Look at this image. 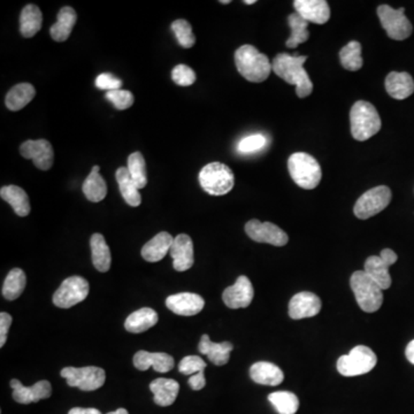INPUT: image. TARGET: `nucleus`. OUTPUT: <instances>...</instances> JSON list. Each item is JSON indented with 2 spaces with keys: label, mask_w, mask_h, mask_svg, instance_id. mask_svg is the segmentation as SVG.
I'll return each mask as SVG.
<instances>
[{
  "label": "nucleus",
  "mask_w": 414,
  "mask_h": 414,
  "mask_svg": "<svg viewBox=\"0 0 414 414\" xmlns=\"http://www.w3.org/2000/svg\"><path fill=\"white\" fill-rule=\"evenodd\" d=\"M308 57H294L288 53H280L272 62V69L277 76L286 81L287 83L296 85V93L299 98L310 96L313 91V83L304 69Z\"/></svg>",
  "instance_id": "1"
},
{
  "label": "nucleus",
  "mask_w": 414,
  "mask_h": 414,
  "mask_svg": "<svg viewBox=\"0 0 414 414\" xmlns=\"http://www.w3.org/2000/svg\"><path fill=\"white\" fill-rule=\"evenodd\" d=\"M235 64L245 80L261 83L270 76L272 62L267 55L252 46H243L235 52Z\"/></svg>",
  "instance_id": "2"
},
{
  "label": "nucleus",
  "mask_w": 414,
  "mask_h": 414,
  "mask_svg": "<svg viewBox=\"0 0 414 414\" xmlns=\"http://www.w3.org/2000/svg\"><path fill=\"white\" fill-rule=\"evenodd\" d=\"M351 134L357 141H367L381 129L379 113L372 104L359 100L353 105L350 112Z\"/></svg>",
  "instance_id": "3"
},
{
  "label": "nucleus",
  "mask_w": 414,
  "mask_h": 414,
  "mask_svg": "<svg viewBox=\"0 0 414 414\" xmlns=\"http://www.w3.org/2000/svg\"><path fill=\"white\" fill-rule=\"evenodd\" d=\"M290 177L302 189H315L322 177V167L315 157L304 152L291 154L288 161Z\"/></svg>",
  "instance_id": "4"
},
{
  "label": "nucleus",
  "mask_w": 414,
  "mask_h": 414,
  "mask_svg": "<svg viewBox=\"0 0 414 414\" xmlns=\"http://www.w3.org/2000/svg\"><path fill=\"white\" fill-rule=\"evenodd\" d=\"M351 289L359 308L366 313L379 311L383 304V290L365 270H357L350 279Z\"/></svg>",
  "instance_id": "5"
},
{
  "label": "nucleus",
  "mask_w": 414,
  "mask_h": 414,
  "mask_svg": "<svg viewBox=\"0 0 414 414\" xmlns=\"http://www.w3.org/2000/svg\"><path fill=\"white\" fill-rule=\"evenodd\" d=\"M200 184L209 195L223 196L234 188L235 175L227 165L211 163L200 170Z\"/></svg>",
  "instance_id": "6"
},
{
  "label": "nucleus",
  "mask_w": 414,
  "mask_h": 414,
  "mask_svg": "<svg viewBox=\"0 0 414 414\" xmlns=\"http://www.w3.org/2000/svg\"><path fill=\"white\" fill-rule=\"evenodd\" d=\"M378 363L376 354L372 349L365 345L353 347L350 353L340 357L338 360V371L340 375L351 378L371 372Z\"/></svg>",
  "instance_id": "7"
},
{
  "label": "nucleus",
  "mask_w": 414,
  "mask_h": 414,
  "mask_svg": "<svg viewBox=\"0 0 414 414\" xmlns=\"http://www.w3.org/2000/svg\"><path fill=\"white\" fill-rule=\"evenodd\" d=\"M60 375L67 380L69 387H75L82 392H93L103 387L106 380V373L103 368L96 366L66 367Z\"/></svg>",
  "instance_id": "8"
},
{
  "label": "nucleus",
  "mask_w": 414,
  "mask_h": 414,
  "mask_svg": "<svg viewBox=\"0 0 414 414\" xmlns=\"http://www.w3.org/2000/svg\"><path fill=\"white\" fill-rule=\"evenodd\" d=\"M392 202V190L388 186H380L369 189L357 200L353 213L360 220H367L382 212Z\"/></svg>",
  "instance_id": "9"
},
{
  "label": "nucleus",
  "mask_w": 414,
  "mask_h": 414,
  "mask_svg": "<svg viewBox=\"0 0 414 414\" xmlns=\"http://www.w3.org/2000/svg\"><path fill=\"white\" fill-rule=\"evenodd\" d=\"M405 8L394 10L389 5H381L378 8L380 22L389 37L395 41H404L411 36L412 27L410 20L405 16Z\"/></svg>",
  "instance_id": "10"
},
{
  "label": "nucleus",
  "mask_w": 414,
  "mask_h": 414,
  "mask_svg": "<svg viewBox=\"0 0 414 414\" xmlns=\"http://www.w3.org/2000/svg\"><path fill=\"white\" fill-rule=\"evenodd\" d=\"M89 282L82 276H71L64 280L53 295V304L60 308H69L83 302L89 295Z\"/></svg>",
  "instance_id": "11"
},
{
  "label": "nucleus",
  "mask_w": 414,
  "mask_h": 414,
  "mask_svg": "<svg viewBox=\"0 0 414 414\" xmlns=\"http://www.w3.org/2000/svg\"><path fill=\"white\" fill-rule=\"evenodd\" d=\"M245 233L254 242L267 243L274 247H284L289 241L286 231L282 230L272 222L250 220L245 225Z\"/></svg>",
  "instance_id": "12"
},
{
  "label": "nucleus",
  "mask_w": 414,
  "mask_h": 414,
  "mask_svg": "<svg viewBox=\"0 0 414 414\" xmlns=\"http://www.w3.org/2000/svg\"><path fill=\"white\" fill-rule=\"evenodd\" d=\"M20 153L26 159H32L36 167L41 170H50L55 159L53 148L46 139L25 142L20 146Z\"/></svg>",
  "instance_id": "13"
},
{
  "label": "nucleus",
  "mask_w": 414,
  "mask_h": 414,
  "mask_svg": "<svg viewBox=\"0 0 414 414\" xmlns=\"http://www.w3.org/2000/svg\"><path fill=\"white\" fill-rule=\"evenodd\" d=\"M254 290L247 276L242 275L236 280L235 284L228 287L223 291L222 299L226 306L233 310L244 308L250 305L254 301Z\"/></svg>",
  "instance_id": "14"
},
{
  "label": "nucleus",
  "mask_w": 414,
  "mask_h": 414,
  "mask_svg": "<svg viewBox=\"0 0 414 414\" xmlns=\"http://www.w3.org/2000/svg\"><path fill=\"white\" fill-rule=\"evenodd\" d=\"M322 311V301L313 292L303 291L292 297L289 303V315L294 320L312 318Z\"/></svg>",
  "instance_id": "15"
},
{
  "label": "nucleus",
  "mask_w": 414,
  "mask_h": 414,
  "mask_svg": "<svg viewBox=\"0 0 414 414\" xmlns=\"http://www.w3.org/2000/svg\"><path fill=\"white\" fill-rule=\"evenodd\" d=\"M11 387L13 389L14 401L20 404H30L37 403L42 399H48L52 395L51 383L43 380L35 383L32 387H25L19 380L13 379L11 381Z\"/></svg>",
  "instance_id": "16"
},
{
  "label": "nucleus",
  "mask_w": 414,
  "mask_h": 414,
  "mask_svg": "<svg viewBox=\"0 0 414 414\" xmlns=\"http://www.w3.org/2000/svg\"><path fill=\"white\" fill-rule=\"evenodd\" d=\"M205 302L202 296L193 292H181L166 299V306L175 315L193 317L202 312Z\"/></svg>",
  "instance_id": "17"
},
{
  "label": "nucleus",
  "mask_w": 414,
  "mask_h": 414,
  "mask_svg": "<svg viewBox=\"0 0 414 414\" xmlns=\"http://www.w3.org/2000/svg\"><path fill=\"white\" fill-rule=\"evenodd\" d=\"M170 257L173 258L174 270L186 272L193 266V243L190 236L186 234L177 235L170 247Z\"/></svg>",
  "instance_id": "18"
},
{
  "label": "nucleus",
  "mask_w": 414,
  "mask_h": 414,
  "mask_svg": "<svg viewBox=\"0 0 414 414\" xmlns=\"http://www.w3.org/2000/svg\"><path fill=\"white\" fill-rule=\"evenodd\" d=\"M294 7L308 23L324 25L331 19V7L326 0H295Z\"/></svg>",
  "instance_id": "19"
},
{
  "label": "nucleus",
  "mask_w": 414,
  "mask_h": 414,
  "mask_svg": "<svg viewBox=\"0 0 414 414\" xmlns=\"http://www.w3.org/2000/svg\"><path fill=\"white\" fill-rule=\"evenodd\" d=\"M134 366L139 371H148L150 367L158 373H167L174 367L173 357L164 352L138 351L134 356Z\"/></svg>",
  "instance_id": "20"
},
{
  "label": "nucleus",
  "mask_w": 414,
  "mask_h": 414,
  "mask_svg": "<svg viewBox=\"0 0 414 414\" xmlns=\"http://www.w3.org/2000/svg\"><path fill=\"white\" fill-rule=\"evenodd\" d=\"M198 350L202 354L207 357L211 363L216 366H223L228 363L230 352L234 350V345L230 342L214 343L211 340L209 335H202L198 344Z\"/></svg>",
  "instance_id": "21"
},
{
  "label": "nucleus",
  "mask_w": 414,
  "mask_h": 414,
  "mask_svg": "<svg viewBox=\"0 0 414 414\" xmlns=\"http://www.w3.org/2000/svg\"><path fill=\"white\" fill-rule=\"evenodd\" d=\"M173 243V236L167 231H161L143 247L142 257L149 263H158L166 257Z\"/></svg>",
  "instance_id": "22"
},
{
  "label": "nucleus",
  "mask_w": 414,
  "mask_h": 414,
  "mask_svg": "<svg viewBox=\"0 0 414 414\" xmlns=\"http://www.w3.org/2000/svg\"><path fill=\"white\" fill-rule=\"evenodd\" d=\"M385 90L394 99H406L414 92V81L405 71H392L385 78Z\"/></svg>",
  "instance_id": "23"
},
{
  "label": "nucleus",
  "mask_w": 414,
  "mask_h": 414,
  "mask_svg": "<svg viewBox=\"0 0 414 414\" xmlns=\"http://www.w3.org/2000/svg\"><path fill=\"white\" fill-rule=\"evenodd\" d=\"M250 376L252 381L258 385H270V387L279 385L284 380L282 369L267 361L254 364L250 368Z\"/></svg>",
  "instance_id": "24"
},
{
  "label": "nucleus",
  "mask_w": 414,
  "mask_h": 414,
  "mask_svg": "<svg viewBox=\"0 0 414 414\" xmlns=\"http://www.w3.org/2000/svg\"><path fill=\"white\" fill-rule=\"evenodd\" d=\"M150 390L153 392V401L159 406H170L177 399L180 385L172 379L154 380L150 383Z\"/></svg>",
  "instance_id": "25"
},
{
  "label": "nucleus",
  "mask_w": 414,
  "mask_h": 414,
  "mask_svg": "<svg viewBox=\"0 0 414 414\" xmlns=\"http://www.w3.org/2000/svg\"><path fill=\"white\" fill-rule=\"evenodd\" d=\"M159 317L157 312L152 308H143L129 315L125 322V331L134 334H139L149 331L157 324Z\"/></svg>",
  "instance_id": "26"
},
{
  "label": "nucleus",
  "mask_w": 414,
  "mask_h": 414,
  "mask_svg": "<svg viewBox=\"0 0 414 414\" xmlns=\"http://www.w3.org/2000/svg\"><path fill=\"white\" fill-rule=\"evenodd\" d=\"M76 21L77 14L74 8L69 6L62 7V10L59 11L57 22L50 29L52 39H55V42L67 41Z\"/></svg>",
  "instance_id": "27"
},
{
  "label": "nucleus",
  "mask_w": 414,
  "mask_h": 414,
  "mask_svg": "<svg viewBox=\"0 0 414 414\" xmlns=\"http://www.w3.org/2000/svg\"><path fill=\"white\" fill-rule=\"evenodd\" d=\"M91 258L92 263L100 273H106L111 268L112 257L105 238L102 234H93L90 238Z\"/></svg>",
  "instance_id": "28"
},
{
  "label": "nucleus",
  "mask_w": 414,
  "mask_h": 414,
  "mask_svg": "<svg viewBox=\"0 0 414 414\" xmlns=\"http://www.w3.org/2000/svg\"><path fill=\"white\" fill-rule=\"evenodd\" d=\"M1 200L8 202L19 216H27L30 213L29 197L26 191L18 186H3L0 190Z\"/></svg>",
  "instance_id": "29"
},
{
  "label": "nucleus",
  "mask_w": 414,
  "mask_h": 414,
  "mask_svg": "<svg viewBox=\"0 0 414 414\" xmlns=\"http://www.w3.org/2000/svg\"><path fill=\"white\" fill-rule=\"evenodd\" d=\"M43 14L36 5H27L20 15V32L25 39H32L42 29Z\"/></svg>",
  "instance_id": "30"
},
{
  "label": "nucleus",
  "mask_w": 414,
  "mask_h": 414,
  "mask_svg": "<svg viewBox=\"0 0 414 414\" xmlns=\"http://www.w3.org/2000/svg\"><path fill=\"white\" fill-rule=\"evenodd\" d=\"M389 265L380 256H371L365 261V273L374 280L382 290L392 286V276L389 274Z\"/></svg>",
  "instance_id": "31"
},
{
  "label": "nucleus",
  "mask_w": 414,
  "mask_h": 414,
  "mask_svg": "<svg viewBox=\"0 0 414 414\" xmlns=\"http://www.w3.org/2000/svg\"><path fill=\"white\" fill-rule=\"evenodd\" d=\"M116 181L119 184L120 193L123 195V200L128 205L137 207L141 205L142 196L135 182L132 181L128 168L120 167L116 170Z\"/></svg>",
  "instance_id": "32"
},
{
  "label": "nucleus",
  "mask_w": 414,
  "mask_h": 414,
  "mask_svg": "<svg viewBox=\"0 0 414 414\" xmlns=\"http://www.w3.org/2000/svg\"><path fill=\"white\" fill-rule=\"evenodd\" d=\"M35 95V88L32 84H16L15 87L12 88L7 93L6 100H5L7 109L14 111V112L20 111L34 99Z\"/></svg>",
  "instance_id": "33"
},
{
  "label": "nucleus",
  "mask_w": 414,
  "mask_h": 414,
  "mask_svg": "<svg viewBox=\"0 0 414 414\" xmlns=\"http://www.w3.org/2000/svg\"><path fill=\"white\" fill-rule=\"evenodd\" d=\"M26 283L27 279L25 272L20 268H14L11 270L4 281L1 294L7 301H15L22 295L23 290L26 288Z\"/></svg>",
  "instance_id": "34"
},
{
  "label": "nucleus",
  "mask_w": 414,
  "mask_h": 414,
  "mask_svg": "<svg viewBox=\"0 0 414 414\" xmlns=\"http://www.w3.org/2000/svg\"><path fill=\"white\" fill-rule=\"evenodd\" d=\"M288 22H289L290 29H291V36L287 41V48H296L303 43H305L310 39V32H308V22L305 19L298 13L290 14L288 16Z\"/></svg>",
  "instance_id": "35"
},
{
  "label": "nucleus",
  "mask_w": 414,
  "mask_h": 414,
  "mask_svg": "<svg viewBox=\"0 0 414 414\" xmlns=\"http://www.w3.org/2000/svg\"><path fill=\"white\" fill-rule=\"evenodd\" d=\"M84 196L88 200L92 202H99L106 197L107 186L104 177L97 172H91L90 175L84 181L83 186Z\"/></svg>",
  "instance_id": "36"
},
{
  "label": "nucleus",
  "mask_w": 414,
  "mask_h": 414,
  "mask_svg": "<svg viewBox=\"0 0 414 414\" xmlns=\"http://www.w3.org/2000/svg\"><path fill=\"white\" fill-rule=\"evenodd\" d=\"M340 64L347 71H359L364 64L360 43L352 41L344 46L340 51Z\"/></svg>",
  "instance_id": "37"
},
{
  "label": "nucleus",
  "mask_w": 414,
  "mask_h": 414,
  "mask_svg": "<svg viewBox=\"0 0 414 414\" xmlns=\"http://www.w3.org/2000/svg\"><path fill=\"white\" fill-rule=\"evenodd\" d=\"M268 401L279 414H295L298 411L299 401L295 394L289 392H276L268 396Z\"/></svg>",
  "instance_id": "38"
},
{
  "label": "nucleus",
  "mask_w": 414,
  "mask_h": 414,
  "mask_svg": "<svg viewBox=\"0 0 414 414\" xmlns=\"http://www.w3.org/2000/svg\"><path fill=\"white\" fill-rule=\"evenodd\" d=\"M128 168L132 181L135 182L138 189H143L148 184L146 164L141 152H134L128 158Z\"/></svg>",
  "instance_id": "39"
},
{
  "label": "nucleus",
  "mask_w": 414,
  "mask_h": 414,
  "mask_svg": "<svg viewBox=\"0 0 414 414\" xmlns=\"http://www.w3.org/2000/svg\"><path fill=\"white\" fill-rule=\"evenodd\" d=\"M172 30L177 36V42L182 48H193L196 43V37L193 35V28L186 20H175L172 23Z\"/></svg>",
  "instance_id": "40"
},
{
  "label": "nucleus",
  "mask_w": 414,
  "mask_h": 414,
  "mask_svg": "<svg viewBox=\"0 0 414 414\" xmlns=\"http://www.w3.org/2000/svg\"><path fill=\"white\" fill-rule=\"evenodd\" d=\"M105 97L114 105L116 109H120V111L130 109L134 102H135L134 95L130 91L123 90V89L107 91Z\"/></svg>",
  "instance_id": "41"
},
{
  "label": "nucleus",
  "mask_w": 414,
  "mask_h": 414,
  "mask_svg": "<svg viewBox=\"0 0 414 414\" xmlns=\"http://www.w3.org/2000/svg\"><path fill=\"white\" fill-rule=\"evenodd\" d=\"M206 366L207 365L200 356H186L181 360L179 371L184 375L193 376L197 373L204 372Z\"/></svg>",
  "instance_id": "42"
},
{
  "label": "nucleus",
  "mask_w": 414,
  "mask_h": 414,
  "mask_svg": "<svg viewBox=\"0 0 414 414\" xmlns=\"http://www.w3.org/2000/svg\"><path fill=\"white\" fill-rule=\"evenodd\" d=\"M172 78L180 87H190L196 82V73L186 64H177L172 71Z\"/></svg>",
  "instance_id": "43"
},
{
  "label": "nucleus",
  "mask_w": 414,
  "mask_h": 414,
  "mask_svg": "<svg viewBox=\"0 0 414 414\" xmlns=\"http://www.w3.org/2000/svg\"><path fill=\"white\" fill-rule=\"evenodd\" d=\"M267 144V139L261 134H254V135L247 136L243 138L238 143L237 150L241 153H252V152L259 151L265 148Z\"/></svg>",
  "instance_id": "44"
},
{
  "label": "nucleus",
  "mask_w": 414,
  "mask_h": 414,
  "mask_svg": "<svg viewBox=\"0 0 414 414\" xmlns=\"http://www.w3.org/2000/svg\"><path fill=\"white\" fill-rule=\"evenodd\" d=\"M96 85L100 90H120V88L123 87V81L109 73H103L97 77Z\"/></svg>",
  "instance_id": "45"
},
{
  "label": "nucleus",
  "mask_w": 414,
  "mask_h": 414,
  "mask_svg": "<svg viewBox=\"0 0 414 414\" xmlns=\"http://www.w3.org/2000/svg\"><path fill=\"white\" fill-rule=\"evenodd\" d=\"M12 322H13V319L8 313H6V312L0 313V347H3L6 343L7 334L10 331Z\"/></svg>",
  "instance_id": "46"
},
{
  "label": "nucleus",
  "mask_w": 414,
  "mask_h": 414,
  "mask_svg": "<svg viewBox=\"0 0 414 414\" xmlns=\"http://www.w3.org/2000/svg\"><path fill=\"white\" fill-rule=\"evenodd\" d=\"M190 387L195 392H198V390H202L206 385V380H205V374L204 372L197 373L195 375L190 376L189 381Z\"/></svg>",
  "instance_id": "47"
},
{
  "label": "nucleus",
  "mask_w": 414,
  "mask_h": 414,
  "mask_svg": "<svg viewBox=\"0 0 414 414\" xmlns=\"http://www.w3.org/2000/svg\"><path fill=\"white\" fill-rule=\"evenodd\" d=\"M380 257L382 258L383 261H387L390 266H392L397 261V254L390 249H385V250L381 251Z\"/></svg>",
  "instance_id": "48"
},
{
  "label": "nucleus",
  "mask_w": 414,
  "mask_h": 414,
  "mask_svg": "<svg viewBox=\"0 0 414 414\" xmlns=\"http://www.w3.org/2000/svg\"><path fill=\"white\" fill-rule=\"evenodd\" d=\"M68 414H103L97 408H71V411L68 412Z\"/></svg>",
  "instance_id": "49"
},
{
  "label": "nucleus",
  "mask_w": 414,
  "mask_h": 414,
  "mask_svg": "<svg viewBox=\"0 0 414 414\" xmlns=\"http://www.w3.org/2000/svg\"><path fill=\"white\" fill-rule=\"evenodd\" d=\"M405 356L408 358V361L414 365V340L410 342L408 347H406Z\"/></svg>",
  "instance_id": "50"
},
{
  "label": "nucleus",
  "mask_w": 414,
  "mask_h": 414,
  "mask_svg": "<svg viewBox=\"0 0 414 414\" xmlns=\"http://www.w3.org/2000/svg\"><path fill=\"white\" fill-rule=\"evenodd\" d=\"M106 414H129L128 411L125 410V408H118L116 411L109 412V413Z\"/></svg>",
  "instance_id": "51"
},
{
  "label": "nucleus",
  "mask_w": 414,
  "mask_h": 414,
  "mask_svg": "<svg viewBox=\"0 0 414 414\" xmlns=\"http://www.w3.org/2000/svg\"><path fill=\"white\" fill-rule=\"evenodd\" d=\"M244 4L245 5H254L256 4V0H245Z\"/></svg>",
  "instance_id": "52"
},
{
  "label": "nucleus",
  "mask_w": 414,
  "mask_h": 414,
  "mask_svg": "<svg viewBox=\"0 0 414 414\" xmlns=\"http://www.w3.org/2000/svg\"><path fill=\"white\" fill-rule=\"evenodd\" d=\"M99 166H93L92 170H91V172H97V173H99Z\"/></svg>",
  "instance_id": "53"
},
{
  "label": "nucleus",
  "mask_w": 414,
  "mask_h": 414,
  "mask_svg": "<svg viewBox=\"0 0 414 414\" xmlns=\"http://www.w3.org/2000/svg\"><path fill=\"white\" fill-rule=\"evenodd\" d=\"M220 4H225V5H227V4H230V0H221Z\"/></svg>",
  "instance_id": "54"
}]
</instances>
